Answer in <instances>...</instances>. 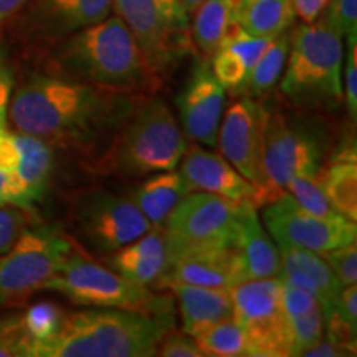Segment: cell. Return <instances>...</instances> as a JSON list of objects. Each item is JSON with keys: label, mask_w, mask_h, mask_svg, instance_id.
Instances as JSON below:
<instances>
[{"label": "cell", "mask_w": 357, "mask_h": 357, "mask_svg": "<svg viewBox=\"0 0 357 357\" xmlns=\"http://www.w3.org/2000/svg\"><path fill=\"white\" fill-rule=\"evenodd\" d=\"M281 271L278 278L310 291L323 307L324 316L331 310L342 287L321 253L311 250L278 245Z\"/></svg>", "instance_id": "d6986e66"}, {"label": "cell", "mask_w": 357, "mask_h": 357, "mask_svg": "<svg viewBox=\"0 0 357 357\" xmlns=\"http://www.w3.org/2000/svg\"><path fill=\"white\" fill-rule=\"evenodd\" d=\"M73 250L68 236L53 227L26 229L0 257V307L17 305L42 289Z\"/></svg>", "instance_id": "8fae6325"}, {"label": "cell", "mask_w": 357, "mask_h": 357, "mask_svg": "<svg viewBox=\"0 0 357 357\" xmlns=\"http://www.w3.org/2000/svg\"><path fill=\"white\" fill-rule=\"evenodd\" d=\"M342 60V37L324 15L301 24L289 37L281 93L298 109H337L344 100Z\"/></svg>", "instance_id": "5b68a950"}, {"label": "cell", "mask_w": 357, "mask_h": 357, "mask_svg": "<svg viewBox=\"0 0 357 357\" xmlns=\"http://www.w3.org/2000/svg\"><path fill=\"white\" fill-rule=\"evenodd\" d=\"M30 0H0V29L15 17Z\"/></svg>", "instance_id": "ee69618b"}, {"label": "cell", "mask_w": 357, "mask_h": 357, "mask_svg": "<svg viewBox=\"0 0 357 357\" xmlns=\"http://www.w3.org/2000/svg\"><path fill=\"white\" fill-rule=\"evenodd\" d=\"M234 319L245 333L250 357H287L289 321L281 303V280H247L230 288Z\"/></svg>", "instance_id": "7c38bea8"}, {"label": "cell", "mask_w": 357, "mask_h": 357, "mask_svg": "<svg viewBox=\"0 0 357 357\" xmlns=\"http://www.w3.org/2000/svg\"><path fill=\"white\" fill-rule=\"evenodd\" d=\"M329 0H293L294 15L300 19L303 24H312L318 20L326 10Z\"/></svg>", "instance_id": "b9f144b4"}, {"label": "cell", "mask_w": 357, "mask_h": 357, "mask_svg": "<svg viewBox=\"0 0 357 357\" xmlns=\"http://www.w3.org/2000/svg\"><path fill=\"white\" fill-rule=\"evenodd\" d=\"M66 312L50 301H40L20 314L22 328L26 337V357H32L35 346L47 342L60 329Z\"/></svg>", "instance_id": "4dcf8cb0"}, {"label": "cell", "mask_w": 357, "mask_h": 357, "mask_svg": "<svg viewBox=\"0 0 357 357\" xmlns=\"http://www.w3.org/2000/svg\"><path fill=\"white\" fill-rule=\"evenodd\" d=\"M305 356H311V357H336L337 356V357H341V356H347V352L323 336V339H321L319 342H316L314 346L310 347V349L305 352Z\"/></svg>", "instance_id": "7bdbcfd3"}, {"label": "cell", "mask_w": 357, "mask_h": 357, "mask_svg": "<svg viewBox=\"0 0 357 357\" xmlns=\"http://www.w3.org/2000/svg\"><path fill=\"white\" fill-rule=\"evenodd\" d=\"M20 149V162L15 174L24 185L26 208H32L42 202L50 187L55 154L50 142L30 136V134L15 132Z\"/></svg>", "instance_id": "484cf974"}, {"label": "cell", "mask_w": 357, "mask_h": 357, "mask_svg": "<svg viewBox=\"0 0 357 357\" xmlns=\"http://www.w3.org/2000/svg\"><path fill=\"white\" fill-rule=\"evenodd\" d=\"M324 194L346 218L357 222V149L347 137L316 174Z\"/></svg>", "instance_id": "cb8c5ba5"}, {"label": "cell", "mask_w": 357, "mask_h": 357, "mask_svg": "<svg viewBox=\"0 0 357 357\" xmlns=\"http://www.w3.org/2000/svg\"><path fill=\"white\" fill-rule=\"evenodd\" d=\"M26 357V337L20 314L0 318V357Z\"/></svg>", "instance_id": "8d00e7d4"}, {"label": "cell", "mask_w": 357, "mask_h": 357, "mask_svg": "<svg viewBox=\"0 0 357 357\" xmlns=\"http://www.w3.org/2000/svg\"><path fill=\"white\" fill-rule=\"evenodd\" d=\"M199 349L208 357H243L248 354V342L238 323L234 318L204 329L194 336Z\"/></svg>", "instance_id": "f546056e"}, {"label": "cell", "mask_w": 357, "mask_h": 357, "mask_svg": "<svg viewBox=\"0 0 357 357\" xmlns=\"http://www.w3.org/2000/svg\"><path fill=\"white\" fill-rule=\"evenodd\" d=\"M167 288L177 298L182 331L192 337L220 321L234 318L230 289L195 284H171Z\"/></svg>", "instance_id": "603a6c76"}, {"label": "cell", "mask_w": 357, "mask_h": 357, "mask_svg": "<svg viewBox=\"0 0 357 357\" xmlns=\"http://www.w3.org/2000/svg\"><path fill=\"white\" fill-rule=\"evenodd\" d=\"M42 289L56 291L78 306L118 307L146 312H174L172 301L124 278L111 268L83 258L77 250L45 281Z\"/></svg>", "instance_id": "8992f818"}, {"label": "cell", "mask_w": 357, "mask_h": 357, "mask_svg": "<svg viewBox=\"0 0 357 357\" xmlns=\"http://www.w3.org/2000/svg\"><path fill=\"white\" fill-rule=\"evenodd\" d=\"M234 247L238 253L245 281L278 278L281 271L278 247L270 238L252 202H240Z\"/></svg>", "instance_id": "ac0fdd59"}, {"label": "cell", "mask_w": 357, "mask_h": 357, "mask_svg": "<svg viewBox=\"0 0 357 357\" xmlns=\"http://www.w3.org/2000/svg\"><path fill=\"white\" fill-rule=\"evenodd\" d=\"M238 205L202 190L190 192L178 200L160 227L167 260L202 250L231 247Z\"/></svg>", "instance_id": "9c48e42d"}, {"label": "cell", "mask_w": 357, "mask_h": 357, "mask_svg": "<svg viewBox=\"0 0 357 357\" xmlns=\"http://www.w3.org/2000/svg\"><path fill=\"white\" fill-rule=\"evenodd\" d=\"M181 172L194 190L220 195L231 202H252L255 205V185L248 182L222 154L212 153L200 146L185 147L181 159Z\"/></svg>", "instance_id": "e0dca14e"}, {"label": "cell", "mask_w": 357, "mask_h": 357, "mask_svg": "<svg viewBox=\"0 0 357 357\" xmlns=\"http://www.w3.org/2000/svg\"><path fill=\"white\" fill-rule=\"evenodd\" d=\"M141 100L142 95L109 91L66 77L33 75L12 95L8 116L19 132L101 153Z\"/></svg>", "instance_id": "6da1fadb"}, {"label": "cell", "mask_w": 357, "mask_h": 357, "mask_svg": "<svg viewBox=\"0 0 357 357\" xmlns=\"http://www.w3.org/2000/svg\"><path fill=\"white\" fill-rule=\"evenodd\" d=\"M263 225L276 245H289L324 253L356 242L357 227L349 218H324L307 212L291 195L281 194L263 205Z\"/></svg>", "instance_id": "4fadbf2b"}, {"label": "cell", "mask_w": 357, "mask_h": 357, "mask_svg": "<svg viewBox=\"0 0 357 357\" xmlns=\"http://www.w3.org/2000/svg\"><path fill=\"white\" fill-rule=\"evenodd\" d=\"M181 2L184 3V7L187 8V10H189V13H192L195 10V8L200 6V3L205 2V0H181Z\"/></svg>", "instance_id": "bcb514c9"}, {"label": "cell", "mask_w": 357, "mask_h": 357, "mask_svg": "<svg viewBox=\"0 0 357 357\" xmlns=\"http://www.w3.org/2000/svg\"><path fill=\"white\" fill-rule=\"evenodd\" d=\"M342 288L356 284L357 281V247L356 242L321 253Z\"/></svg>", "instance_id": "836d02e7"}, {"label": "cell", "mask_w": 357, "mask_h": 357, "mask_svg": "<svg viewBox=\"0 0 357 357\" xmlns=\"http://www.w3.org/2000/svg\"><path fill=\"white\" fill-rule=\"evenodd\" d=\"M291 331L289 356H305V352L324 336V312L321 305L296 316H288Z\"/></svg>", "instance_id": "d6a6232c"}, {"label": "cell", "mask_w": 357, "mask_h": 357, "mask_svg": "<svg viewBox=\"0 0 357 357\" xmlns=\"http://www.w3.org/2000/svg\"><path fill=\"white\" fill-rule=\"evenodd\" d=\"M324 17L346 42L357 40V0H329Z\"/></svg>", "instance_id": "d590c367"}, {"label": "cell", "mask_w": 357, "mask_h": 357, "mask_svg": "<svg viewBox=\"0 0 357 357\" xmlns=\"http://www.w3.org/2000/svg\"><path fill=\"white\" fill-rule=\"evenodd\" d=\"M174 329V312L89 307L65 314L58 333L32 357H149Z\"/></svg>", "instance_id": "7a4b0ae2"}, {"label": "cell", "mask_w": 357, "mask_h": 357, "mask_svg": "<svg viewBox=\"0 0 357 357\" xmlns=\"http://www.w3.org/2000/svg\"><path fill=\"white\" fill-rule=\"evenodd\" d=\"M225 91L207 61H197L177 96L182 129L189 139L215 147L220 128Z\"/></svg>", "instance_id": "9a60e30c"}, {"label": "cell", "mask_w": 357, "mask_h": 357, "mask_svg": "<svg viewBox=\"0 0 357 357\" xmlns=\"http://www.w3.org/2000/svg\"><path fill=\"white\" fill-rule=\"evenodd\" d=\"M20 162V149L15 132L8 131L7 126L0 128V172L17 171Z\"/></svg>", "instance_id": "60d3db41"}, {"label": "cell", "mask_w": 357, "mask_h": 357, "mask_svg": "<svg viewBox=\"0 0 357 357\" xmlns=\"http://www.w3.org/2000/svg\"><path fill=\"white\" fill-rule=\"evenodd\" d=\"M273 38L253 37L242 29H236L223 40L217 52L211 56V68L225 89L242 93L253 66Z\"/></svg>", "instance_id": "7402d4cb"}, {"label": "cell", "mask_w": 357, "mask_h": 357, "mask_svg": "<svg viewBox=\"0 0 357 357\" xmlns=\"http://www.w3.org/2000/svg\"><path fill=\"white\" fill-rule=\"evenodd\" d=\"M185 147L184 132L166 102L142 96L93 167L105 176L141 178L176 169Z\"/></svg>", "instance_id": "277c9868"}, {"label": "cell", "mask_w": 357, "mask_h": 357, "mask_svg": "<svg viewBox=\"0 0 357 357\" xmlns=\"http://www.w3.org/2000/svg\"><path fill=\"white\" fill-rule=\"evenodd\" d=\"M13 86H15V78H13V70L8 60V53L0 42V128H6L8 106L13 95Z\"/></svg>", "instance_id": "ab89813d"}, {"label": "cell", "mask_w": 357, "mask_h": 357, "mask_svg": "<svg viewBox=\"0 0 357 357\" xmlns=\"http://www.w3.org/2000/svg\"><path fill=\"white\" fill-rule=\"evenodd\" d=\"M284 192L291 195L303 208L324 218L344 217L328 199L316 176H298L293 177L284 187Z\"/></svg>", "instance_id": "1f68e13d"}, {"label": "cell", "mask_w": 357, "mask_h": 357, "mask_svg": "<svg viewBox=\"0 0 357 357\" xmlns=\"http://www.w3.org/2000/svg\"><path fill=\"white\" fill-rule=\"evenodd\" d=\"M346 52V66H344V89L347 113L356 121L357 118V40H349Z\"/></svg>", "instance_id": "f35d334b"}, {"label": "cell", "mask_w": 357, "mask_h": 357, "mask_svg": "<svg viewBox=\"0 0 357 357\" xmlns=\"http://www.w3.org/2000/svg\"><path fill=\"white\" fill-rule=\"evenodd\" d=\"M106 263L111 270L134 283H139L142 287H155L167 263L166 242L160 227H153L134 242L109 253Z\"/></svg>", "instance_id": "44dd1931"}, {"label": "cell", "mask_w": 357, "mask_h": 357, "mask_svg": "<svg viewBox=\"0 0 357 357\" xmlns=\"http://www.w3.org/2000/svg\"><path fill=\"white\" fill-rule=\"evenodd\" d=\"M8 172H0V207L8 205Z\"/></svg>", "instance_id": "f6af8a7d"}, {"label": "cell", "mask_w": 357, "mask_h": 357, "mask_svg": "<svg viewBox=\"0 0 357 357\" xmlns=\"http://www.w3.org/2000/svg\"><path fill=\"white\" fill-rule=\"evenodd\" d=\"M56 61L66 78L109 91L142 95L155 82L136 38L118 15L68 35Z\"/></svg>", "instance_id": "3957f363"}, {"label": "cell", "mask_w": 357, "mask_h": 357, "mask_svg": "<svg viewBox=\"0 0 357 357\" xmlns=\"http://www.w3.org/2000/svg\"><path fill=\"white\" fill-rule=\"evenodd\" d=\"M111 8L113 0H37L32 20L43 37L60 40L105 20Z\"/></svg>", "instance_id": "ffe728a7"}, {"label": "cell", "mask_w": 357, "mask_h": 357, "mask_svg": "<svg viewBox=\"0 0 357 357\" xmlns=\"http://www.w3.org/2000/svg\"><path fill=\"white\" fill-rule=\"evenodd\" d=\"M71 223L78 242L101 255H109L153 229L131 199L101 187L79 192L71 204Z\"/></svg>", "instance_id": "30bf717a"}, {"label": "cell", "mask_w": 357, "mask_h": 357, "mask_svg": "<svg viewBox=\"0 0 357 357\" xmlns=\"http://www.w3.org/2000/svg\"><path fill=\"white\" fill-rule=\"evenodd\" d=\"M154 77L192 52L190 13L181 0H113Z\"/></svg>", "instance_id": "52a82bcc"}, {"label": "cell", "mask_w": 357, "mask_h": 357, "mask_svg": "<svg viewBox=\"0 0 357 357\" xmlns=\"http://www.w3.org/2000/svg\"><path fill=\"white\" fill-rule=\"evenodd\" d=\"M155 356L162 357H204L195 339L184 331H167L159 341Z\"/></svg>", "instance_id": "74e56055"}, {"label": "cell", "mask_w": 357, "mask_h": 357, "mask_svg": "<svg viewBox=\"0 0 357 357\" xmlns=\"http://www.w3.org/2000/svg\"><path fill=\"white\" fill-rule=\"evenodd\" d=\"M30 213L15 205L0 207V257L13 247L20 235L29 229Z\"/></svg>", "instance_id": "e575fe53"}, {"label": "cell", "mask_w": 357, "mask_h": 357, "mask_svg": "<svg viewBox=\"0 0 357 357\" xmlns=\"http://www.w3.org/2000/svg\"><path fill=\"white\" fill-rule=\"evenodd\" d=\"M293 0H236V25L253 37L275 38L294 22Z\"/></svg>", "instance_id": "83f0119b"}, {"label": "cell", "mask_w": 357, "mask_h": 357, "mask_svg": "<svg viewBox=\"0 0 357 357\" xmlns=\"http://www.w3.org/2000/svg\"><path fill=\"white\" fill-rule=\"evenodd\" d=\"M190 22L192 45L204 56H212L236 29V0H205Z\"/></svg>", "instance_id": "4316f807"}, {"label": "cell", "mask_w": 357, "mask_h": 357, "mask_svg": "<svg viewBox=\"0 0 357 357\" xmlns=\"http://www.w3.org/2000/svg\"><path fill=\"white\" fill-rule=\"evenodd\" d=\"M289 37H291V33L284 32L271 40L268 48L260 56V60L253 66L248 82L242 91L243 95L257 98L265 95L275 86L281 73H283L284 63H287Z\"/></svg>", "instance_id": "f1b7e54d"}, {"label": "cell", "mask_w": 357, "mask_h": 357, "mask_svg": "<svg viewBox=\"0 0 357 357\" xmlns=\"http://www.w3.org/2000/svg\"><path fill=\"white\" fill-rule=\"evenodd\" d=\"M326 149L328 139L318 126L268 111L263 147V205L284 194V187L293 177L316 176L328 155Z\"/></svg>", "instance_id": "ba28073f"}, {"label": "cell", "mask_w": 357, "mask_h": 357, "mask_svg": "<svg viewBox=\"0 0 357 357\" xmlns=\"http://www.w3.org/2000/svg\"><path fill=\"white\" fill-rule=\"evenodd\" d=\"M194 192L182 172L164 171L146 176L144 181L129 190V199L136 204L153 227H162L178 200Z\"/></svg>", "instance_id": "d4e9b609"}, {"label": "cell", "mask_w": 357, "mask_h": 357, "mask_svg": "<svg viewBox=\"0 0 357 357\" xmlns=\"http://www.w3.org/2000/svg\"><path fill=\"white\" fill-rule=\"evenodd\" d=\"M245 281L242 263L234 245L231 247L202 250L171 258L166 263L155 288H167L171 284H195L230 289Z\"/></svg>", "instance_id": "2e32d148"}, {"label": "cell", "mask_w": 357, "mask_h": 357, "mask_svg": "<svg viewBox=\"0 0 357 357\" xmlns=\"http://www.w3.org/2000/svg\"><path fill=\"white\" fill-rule=\"evenodd\" d=\"M217 144L220 153L257 189V208L263 205L265 172H263V147L268 109L252 96L231 102L222 114Z\"/></svg>", "instance_id": "5bb4252c"}]
</instances>
